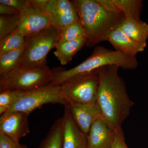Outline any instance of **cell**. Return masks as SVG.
Here are the masks:
<instances>
[{
    "mask_svg": "<svg viewBox=\"0 0 148 148\" xmlns=\"http://www.w3.org/2000/svg\"><path fill=\"white\" fill-rule=\"evenodd\" d=\"M119 67L109 65L98 69L99 86L96 104L101 118L114 131L121 129L134 103L130 98L124 80L119 74Z\"/></svg>",
    "mask_w": 148,
    "mask_h": 148,
    "instance_id": "1",
    "label": "cell"
},
{
    "mask_svg": "<svg viewBox=\"0 0 148 148\" xmlns=\"http://www.w3.org/2000/svg\"><path fill=\"white\" fill-rule=\"evenodd\" d=\"M73 1L85 32L86 45L88 47L107 41L109 35L125 18L122 14L109 10L98 0Z\"/></svg>",
    "mask_w": 148,
    "mask_h": 148,
    "instance_id": "2",
    "label": "cell"
},
{
    "mask_svg": "<svg viewBox=\"0 0 148 148\" xmlns=\"http://www.w3.org/2000/svg\"><path fill=\"white\" fill-rule=\"evenodd\" d=\"M109 65H117L124 70H133L138 68V62L136 57L98 46L95 47L90 56L75 67L67 70L61 69L52 70L51 82L55 85L61 86L74 77L90 73Z\"/></svg>",
    "mask_w": 148,
    "mask_h": 148,
    "instance_id": "3",
    "label": "cell"
},
{
    "mask_svg": "<svg viewBox=\"0 0 148 148\" xmlns=\"http://www.w3.org/2000/svg\"><path fill=\"white\" fill-rule=\"evenodd\" d=\"M60 39V32L55 26L25 38V49L19 64V68L29 69L47 65V56L56 47Z\"/></svg>",
    "mask_w": 148,
    "mask_h": 148,
    "instance_id": "4",
    "label": "cell"
},
{
    "mask_svg": "<svg viewBox=\"0 0 148 148\" xmlns=\"http://www.w3.org/2000/svg\"><path fill=\"white\" fill-rule=\"evenodd\" d=\"M52 71L48 66L35 69L20 68L0 75V92H27L51 82Z\"/></svg>",
    "mask_w": 148,
    "mask_h": 148,
    "instance_id": "5",
    "label": "cell"
},
{
    "mask_svg": "<svg viewBox=\"0 0 148 148\" xmlns=\"http://www.w3.org/2000/svg\"><path fill=\"white\" fill-rule=\"evenodd\" d=\"M67 102L61 86L50 82L34 90L19 92L16 101L8 112L17 111L29 115L46 104H60L65 106Z\"/></svg>",
    "mask_w": 148,
    "mask_h": 148,
    "instance_id": "6",
    "label": "cell"
},
{
    "mask_svg": "<svg viewBox=\"0 0 148 148\" xmlns=\"http://www.w3.org/2000/svg\"><path fill=\"white\" fill-rule=\"evenodd\" d=\"M99 86L98 69L74 77L61 86L67 102L94 105L96 104Z\"/></svg>",
    "mask_w": 148,
    "mask_h": 148,
    "instance_id": "7",
    "label": "cell"
},
{
    "mask_svg": "<svg viewBox=\"0 0 148 148\" xmlns=\"http://www.w3.org/2000/svg\"><path fill=\"white\" fill-rule=\"evenodd\" d=\"M51 18L59 32L70 24L80 21L73 1L32 0Z\"/></svg>",
    "mask_w": 148,
    "mask_h": 148,
    "instance_id": "8",
    "label": "cell"
},
{
    "mask_svg": "<svg viewBox=\"0 0 148 148\" xmlns=\"http://www.w3.org/2000/svg\"><path fill=\"white\" fill-rule=\"evenodd\" d=\"M30 5L19 14V23L14 33L31 36L54 24L49 16L30 0Z\"/></svg>",
    "mask_w": 148,
    "mask_h": 148,
    "instance_id": "9",
    "label": "cell"
},
{
    "mask_svg": "<svg viewBox=\"0 0 148 148\" xmlns=\"http://www.w3.org/2000/svg\"><path fill=\"white\" fill-rule=\"evenodd\" d=\"M29 116L17 111L6 112L0 117V132L19 143L20 139L30 133Z\"/></svg>",
    "mask_w": 148,
    "mask_h": 148,
    "instance_id": "10",
    "label": "cell"
},
{
    "mask_svg": "<svg viewBox=\"0 0 148 148\" xmlns=\"http://www.w3.org/2000/svg\"><path fill=\"white\" fill-rule=\"evenodd\" d=\"M65 106L78 127L86 135L94 123L101 118V110L97 104L89 105L68 101Z\"/></svg>",
    "mask_w": 148,
    "mask_h": 148,
    "instance_id": "11",
    "label": "cell"
},
{
    "mask_svg": "<svg viewBox=\"0 0 148 148\" xmlns=\"http://www.w3.org/2000/svg\"><path fill=\"white\" fill-rule=\"evenodd\" d=\"M63 118V148H88L87 135L78 127L66 106Z\"/></svg>",
    "mask_w": 148,
    "mask_h": 148,
    "instance_id": "12",
    "label": "cell"
},
{
    "mask_svg": "<svg viewBox=\"0 0 148 148\" xmlns=\"http://www.w3.org/2000/svg\"><path fill=\"white\" fill-rule=\"evenodd\" d=\"M115 131L100 118L94 123L87 134L88 148H112Z\"/></svg>",
    "mask_w": 148,
    "mask_h": 148,
    "instance_id": "13",
    "label": "cell"
},
{
    "mask_svg": "<svg viewBox=\"0 0 148 148\" xmlns=\"http://www.w3.org/2000/svg\"><path fill=\"white\" fill-rule=\"evenodd\" d=\"M107 41L112 45L115 50L132 57H136L138 53L145 51L147 46L130 38L119 27L109 35Z\"/></svg>",
    "mask_w": 148,
    "mask_h": 148,
    "instance_id": "14",
    "label": "cell"
},
{
    "mask_svg": "<svg viewBox=\"0 0 148 148\" xmlns=\"http://www.w3.org/2000/svg\"><path fill=\"white\" fill-rule=\"evenodd\" d=\"M109 10L122 14L125 18L141 20V0H98Z\"/></svg>",
    "mask_w": 148,
    "mask_h": 148,
    "instance_id": "15",
    "label": "cell"
},
{
    "mask_svg": "<svg viewBox=\"0 0 148 148\" xmlns=\"http://www.w3.org/2000/svg\"><path fill=\"white\" fill-rule=\"evenodd\" d=\"M119 27L133 40L147 45L148 38L147 23L141 20L124 18Z\"/></svg>",
    "mask_w": 148,
    "mask_h": 148,
    "instance_id": "16",
    "label": "cell"
},
{
    "mask_svg": "<svg viewBox=\"0 0 148 148\" xmlns=\"http://www.w3.org/2000/svg\"><path fill=\"white\" fill-rule=\"evenodd\" d=\"M86 44V37L70 41L58 42L53 52L62 65L71 62L73 57Z\"/></svg>",
    "mask_w": 148,
    "mask_h": 148,
    "instance_id": "17",
    "label": "cell"
},
{
    "mask_svg": "<svg viewBox=\"0 0 148 148\" xmlns=\"http://www.w3.org/2000/svg\"><path fill=\"white\" fill-rule=\"evenodd\" d=\"M63 117L55 121L38 148H63Z\"/></svg>",
    "mask_w": 148,
    "mask_h": 148,
    "instance_id": "18",
    "label": "cell"
},
{
    "mask_svg": "<svg viewBox=\"0 0 148 148\" xmlns=\"http://www.w3.org/2000/svg\"><path fill=\"white\" fill-rule=\"evenodd\" d=\"M25 45L17 50L0 55V75L19 68V64L24 53Z\"/></svg>",
    "mask_w": 148,
    "mask_h": 148,
    "instance_id": "19",
    "label": "cell"
},
{
    "mask_svg": "<svg viewBox=\"0 0 148 148\" xmlns=\"http://www.w3.org/2000/svg\"><path fill=\"white\" fill-rule=\"evenodd\" d=\"M25 38L22 35L12 33L0 40V55L17 50L25 45Z\"/></svg>",
    "mask_w": 148,
    "mask_h": 148,
    "instance_id": "20",
    "label": "cell"
},
{
    "mask_svg": "<svg viewBox=\"0 0 148 148\" xmlns=\"http://www.w3.org/2000/svg\"><path fill=\"white\" fill-rule=\"evenodd\" d=\"M83 37H86L85 32L80 21H77L61 30L58 42L70 41Z\"/></svg>",
    "mask_w": 148,
    "mask_h": 148,
    "instance_id": "21",
    "label": "cell"
},
{
    "mask_svg": "<svg viewBox=\"0 0 148 148\" xmlns=\"http://www.w3.org/2000/svg\"><path fill=\"white\" fill-rule=\"evenodd\" d=\"M19 18V14L0 15V40L16 31Z\"/></svg>",
    "mask_w": 148,
    "mask_h": 148,
    "instance_id": "22",
    "label": "cell"
},
{
    "mask_svg": "<svg viewBox=\"0 0 148 148\" xmlns=\"http://www.w3.org/2000/svg\"><path fill=\"white\" fill-rule=\"evenodd\" d=\"M19 92L5 90L0 92V115L8 112L18 98Z\"/></svg>",
    "mask_w": 148,
    "mask_h": 148,
    "instance_id": "23",
    "label": "cell"
},
{
    "mask_svg": "<svg viewBox=\"0 0 148 148\" xmlns=\"http://www.w3.org/2000/svg\"><path fill=\"white\" fill-rule=\"evenodd\" d=\"M0 4L8 6L18 12H22L30 5L29 0H0Z\"/></svg>",
    "mask_w": 148,
    "mask_h": 148,
    "instance_id": "24",
    "label": "cell"
},
{
    "mask_svg": "<svg viewBox=\"0 0 148 148\" xmlns=\"http://www.w3.org/2000/svg\"><path fill=\"white\" fill-rule=\"evenodd\" d=\"M0 148H28L25 145L16 143L0 132Z\"/></svg>",
    "mask_w": 148,
    "mask_h": 148,
    "instance_id": "25",
    "label": "cell"
},
{
    "mask_svg": "<svg viewBox=\"0 0 148 148\" xmlns=\"http://www.w3.org/2000/svg\"><path fill=\"white\" fill-rule=\"evenodd\" d=\"M112 148H128L125 143L122 128L115 131Z\"/></svg>",
    "mask_w": 148,
    "mask_h": 148,
    "instance_id": "26",
    "label": "cell"
},
{
    "mask_svg": "<svg viewBox=\"0 0 148 148\" xmlns=\"http://www.w3.org/2000/svg\"><path fill=\"white\" fill-rule=\"evenodd\" d=\"M20 12L11 8L8 6L0 4V14L3 15H12L19 14Z\"/></svg>",
    "mask_w": 148,
    "mask_h": 148,
    "instance_id": "27",
    "label": "cell"
}]
</instances>
